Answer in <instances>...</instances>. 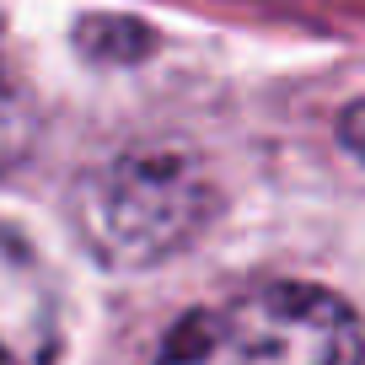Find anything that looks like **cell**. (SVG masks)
I'll list each match as a JSON object with an SVG mask.
<instances>
[{
  "label": "cell",
  "mask_w": 365,
  "mask_h": 365,
  "mask_svg": "<svg viewBox=\"0 0 365 365\" xmlns=\"http://www.w3.org/2000/svg\"><path fill=\"white\" fill-rule=\"evenodd\" d=\"M150 365H365V333L333 290L269 285L188 312Z\"/></svg>",
  "instance_id": "6da1fadb"
},
{
  "label": "cell",
  "mask_w": 365,
  "mask_h": 365,
  "mask_svg": "<svg viewBox=\"0 0 365 365\" xmlns=\"http://www.w3.org/2000/svg\"><path fill=\"white\" fill-rule=\"evenodd\" d=\"M76 220L103 263L145 269L178 252L210 220V182L194 161L167 150L118 156L81 182Z\"/></svg>",
  "instance_id": "7a4b0ae2"
},
{
  "label": "cell",
  "mask_w": 365,
  "mask_h": 365,
  "mask_svg": "<svg viewBox=\"0 0 365 365\" xmlns=\"http://www.w3.org/2000/svg\"><path fill=\"white\" fill-rule=\"evenodd\" d=\"M27 140H33V118H27V103L11 91V81L0 76V172H6V167H11V161L27 150Z\"/></svg>",
  "instance_id": "3957f363"
}]
</instances>
